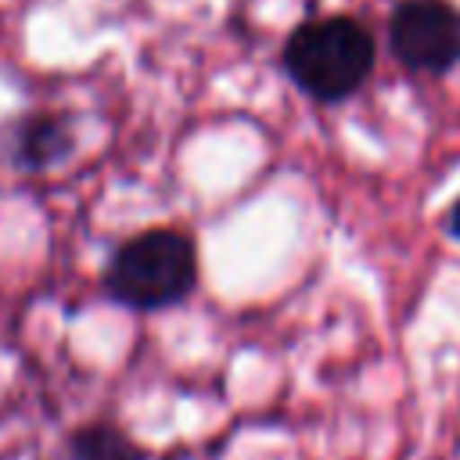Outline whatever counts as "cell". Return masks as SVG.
Segmentation results:
<instances>
[{
  "label": "cell",
  "instance_id": "6da1fadb",
  "mask_svg": "<svg viewBox=\"0 0 460 460\" xmlns=\"http://www.w3.org/2000/svg\"><path fill=\"white\" fill-rule=\"evenodd\" d=\"M284 68L295 86L323 104L352 97L374 68V40L349 14L313 18L284 43Z\"/></svg>",
  "mask_w": 460,
  "mask_h": 460
},
{
  "label": "cell",
  "instance_id": "7a4b0ae2",
  "mask_svg": "<svg viewBox=\"0 0 460 460\" xmlns=\"http://www.w3.org/2000/svg\"><path fill=\"white\" fill-rule=\"evenodd\" d=\"M198 255L180 230H144L119 244L104 270V291L129 309H169L194 291Z\"/></svg>",
  "mask_w": 460,
  "mask_h": 460
},
{
  "label": "cell",
  "instance_id": "3957f363",
  "mask_svg": "<svg viewBox=\"0 0 460 460\" xmlns=\"http://www.w3.org/2000/svg\"><path fill=\"white\" fill-rule=\"evenodd\" d=\"M392 54L428 75L460 65V7L449 0H402L388 18Z\"/></svg>",
  "mask_w": 460,
  "mask_h": 460
},
{
  "label": "cell",
  "instance_id": "277c9868",
  "mask_svg": "<svg viewBox=\"0 0 460 460\" xmlns=\"http://www.w3.org/2000/svg\"><path fill=\"white\" fill-rule=\"evenodd\" d=\"M72 151V129L61 115L36 111L14 122L11 129V158L22 169H47L58 165Z\"/></svg>",
  "mask_w": 460,
  "mask_h": 460
},
{
  "label": "cell",
  "instance_id": "5b68a950",
  "mask_svg": "<svg viewBox=\"0 0 460 460\" xmlns=\"http://www.w3.org/2000/svg\"><path fill=\"white\" fill-rule=\"evenodd\" d=\"M72 460H144V449L115 424H86L68 438Z\"/></svg>",
  "mask_w": 460,
  "mask_h": 460
},
{
  "label": "cell",
  "instance_id": "8992f818",
  "mask_svg": "<svg viewBox=\"0 0 460 460\" xmlns=\"http://www.w3.org/2000/svg\"><path fill=\"white\" fill-rule=\"evenodd\" d=\"M449 230L460 237V198H456V205L449 208Z\"/></svg>",
  "mask_w": 460,
  "mask_h": 460
}]
</instances>
